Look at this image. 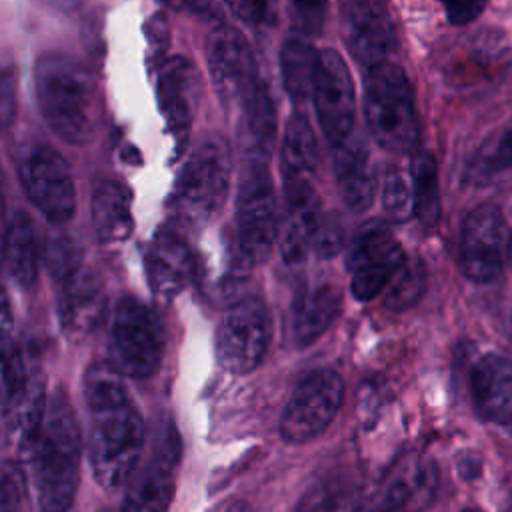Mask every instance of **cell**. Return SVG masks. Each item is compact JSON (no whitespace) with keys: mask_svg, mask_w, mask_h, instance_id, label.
Returning <instances> with one entry per match:
<instances>
[{"mask_svg":"<svg viewBox=\"0 0 512 512\" xmlns=\"http://www.w3.org/2000/svg\"><path fill=\"white\" fill-rule=\"evenodd\" d=\"M276 230V196L270 176L262 164L250 162L236 196V244L252 264L262 262L276 242Z\"/></svg>","mask_w":512,"mask_h":512,"instance_id":"cell-9","label":"cell"},{"mask_svg":"<svg viewBox=\"0 0 512 512\" xmlns=\"http://www.w3.org/2000/svg\"><path fill=\"white\" fill-rule=\"evenodd\" d=\"M196 258L180 232L162 228L146 252V278L158 300H172L194 278Z\"/></svg>","mask_w":512,"mask_h":512,"instance_id":"cell-19","label":"cell"},{"mask_svg":"<svg viewBox=\"0 0 512 512\" xmlns=\"http://www.w3.org/2000/svg\"><path fill=\"white\" fill-rule=\"evenodd\" d=\"M342 38L356 62L372 68L394 46V26L380 0H342Z\"/></svg>","mask_w":512,"mask_h":512,"instance_id":"cell-17","label":"cell"},{"mask_svg":"<svg viewBox=\"0 0 512 512\" xmlns=\"http://www.w3.org/2000/svg\"><path fill=\"white\" fill-rule=\"evenodd\" d=\"M206 62L214 88L226 104L242 100L258 82L254 54L232 26H218L208 34Z\"/></svg>","mask_w":512,"mask_h":512,"instance_id":"cell-15","label":"cell"},{"mask_svg":"<svg viewBox=\"0 0 512 512\" xmlns=\"http://www.w3.org/2000/svg\"><path fill=\"white\" fill-rule=\"evenodd\" d=\"M16 450L40 510L68 512L80 484L84 442L74 406L62 388L48 394L40 424Z\"/></svg>","mask_w":512,"mask_h":512,"instance_id":"cell-2","label":"cell"},{"mask_svg":"<svg viewBox=\"0 0 512 512\" xmlns=\"http://www.w3.org/2000/svg\"><path fill=\"white\" fill-rule=\"evenodd\" d=\"M510 228L500 208L482 204L474 208L460 232V270L472 282H494L510 258Z\"/></svg>","mask_w":512,"mask_h":512,"instance_id":"cell-10","label":"cell"},{"mask_svg":"<svg viewBox=\"0 0 512 512\" xmlns=\"http://www.w3.org/2000/svg\"><path fill=\"white\" fill-rule=\"evenodd\" d=\"M18 510H20L18 506H14V504H10V502L0 498V512H18Z\"/></svg>","mask_w":512,"mask_h":512,"instance_id":"cell-45","label":"cell"},{"mask_svg":"<svg viewBox=\"0 0 512 512\" xmlns=\"http://www.w3.org/2000/svg\"><path fill=\"white\" fill-rule=\"evenodd\" d=\"M442 4L452 24H468L488 6V0H442Z\"/></svg>","mask_w":512,"mask_h":512,"instance_id":"cell-37","label":"cell"},{"mask_svg":"<svg viewBox=\"0 0 512 512\" xmlns=\"http://www.w3.org/2000/svg\"><path fill=\"white\" fill-rule=\"evenodd\" d=\"M280 160L284 186L310 182V176L318 166L316 136L306 116L298 112H294L286 122L280 146Z\"/></svg>","mask_w":512,"mask_h":512,"instance_id":"cell-28","label":"cell"},{"mask_svg":"<svg viewBox=\"0 0 512 512\" xmlns=\"http://www.w3.org/2000/svg\"><path fill=\"white\" fill-rule=\"evenodd\" d=\"M0 330H12V310L2 284H0Z\"/></svg>","mask_w":512,"mask_h":512,"instance_id":"cell-41","label":"cell"},{"mask_svg":"<svg viewBox=\"0 0 512 512\" xmlns=\"http://www.w3.org/2000/svg\"><path fill=\"white\" fill-rule=\"evenodd\" d=\"M14 116V80L8 72H0V126Z\"/></svg>","mask_w":512,"mask_h":512,"instance_id":"cell-39","label":"cell"},{"mask_svg":"<svg viewBox=\"0 0 512 512\" xmlns=\"http://www.w3.org/2000/svg\"><path fill=\"white\" fill-rule=\"evenodd\" d=\"M286 212L276 230V246L286 264L302 262L318 248L328 224L310 182L286 184Z\"/></svg>","mask_w":512,"mask_h":512,"instance_id":"cell-16","label":"cell"},{"mask_svg":"<svg viewBox=\"0 0 512 512\" xmlns=\"http://www.w3.org/2000/svg\"><path fill=\"white\" fill-rule=\"evenodd\" d=\"M382 206H384V212L396 222L408 220L414 214L410 172L398 166L388 168L384 178V188H382Z\"/></svg>","mask_w":512,"mask_h":512,"instance_id":"cell-32","label":"cell"},{"mask_svg":"<svg viewBox=\"0 0 512 512\" xmlns=\"http://www.w3.org/2000/svg\"><path fill=\"white\" fill-rule=\"evenodd\" d=\"M414 214L424 226H434L440 218V188L438 168L430 152H420L410 168Z\"/></svg>","mask_w":512,"mask_h":512,"instance_id":"cell-30","label":"cell"},{"mask_svg":"<svg viewBox=\"0 0 512 512\" xmlns=\"http://www.w3.org/2000/svg\"><path fill=\"white\" fill-rule=\"evenodd\" d=\"M344 384L334 370L320 368L306 374L288 398L280 434L286 442L302 444L322 434L340 410Z\"/></svg>","mask_w":512,"mask_h":512,"instance_id":"cell-8","label":"cell"},{"mask_svg":"<svg viewBox=\"0 0 512 512\" xmlns=\"http://www.w3.org/2000/svg\"><path fill=\"white\" fill-rule=\"evenodd\" d=\"M178 434L168 424L158 430L150 456L138 464L126 482L120 512H166L174 492V470L178 464Z\"/></svg>","mask_w":512,"mask_h":512,"instance_id":"cell-13","label":"cell"},{"mask_svg":"<svg viewBox=\"0 0 512 512\" xmlns=\"http://www.w3.org/2000/svg\"><path fill=\"white\" fill-rule=\"evenodd\" d=\"M44 260L52 280L58 282L82 266V252L78 250L76 242L70 236L52 234L46 240Z\"/></svg>","mask_w":512,"mask_h":512,"instance_id":"cell-34","label":"cell"},{"mask_svg":"<svg viewBox=\"0 0 512 512\" xmlns=\"http://www.w3.org/2000/svg\"><path fill=\"white\" fill-rule=\"evenodd\" d=\"M364 118L372 138L390 152H410L420 138L408 76L388 60L370 68L364 82Z\"/></svg>","mask_w":512,"mask_h":512,"instance_id":"cell-4","label":"cell"},{"mask_svg":"<svg viewBox=\"0 0 512 512\" xmlns=\"http://www.w3.org/2000/svg\"><path fill=\"white\" fill-rule=\"evenodd\" d=\"M226 512H254L248 502H234Z\"/></svg>","mask_w":512,"mask_h":512,"instance_id":"cell-44","label":"cell"},{"mask_svg":"<svg viewBox=\"0 0 512 512\" xmlns=\"http://www.w3.org/2000/svg\"><path fill=\"white\" fill-rule=\"evenodd\" d=\"M402 264L404 250L388 228L380 224L364 228L350 254L354 298L366 302L382 294Z\"/></svg>","mask_w":512,"mask_h":512,"instance_id":"cell-14","label":"cell"},{"mask_svg":"<svg viewBox=\"0 0 512 512\" xmlns=\"http://www.w3.org/2000/svg\"><path fill=\"white\" fill-rule=\"evenodd\" d=\"M270 332V314L260 298L236 300L216 328L214 352L218 364L232 374L252 372L266 354Z\"/></svg>","mask_w":512,"mask_h":512,"instance_id":"cell-7","label":"cell"},{"mask_svg":"<svg viewBox=\"0 0 512 512\" xmlns=\"http://www.w3.org/2000/svg\"><path fill=\"white\" fill-rule=\"evenodd\" d=\"M110 364L124 378H150L162 362V330L154 312L136 296L116 300L108 328Z\"/></svg>","mask_w":512,"mask_h":512,"instance_id":"cell-6","label":"cell"},{"mask_svg":"<svg viewBox=\"0 0 512 512\" xmlns=\"http://www.w3.org/2000/svg\"><path fill=\"white\" fill-rule=\"evenodd\" d=\"M510 260H512V242H510Z\"/></svg>","mask_w":512,"mask_h":512,"instance_id":"cell-47","label":"cell"},{"mask_svg":"<svg viewBox=\"0 0 512 512\" xmlns=\"http://www.w3.org/2000/svg\"><path fill=\"white\" fill-rule=\"evenodd\" d=\"M20 180L36 210L52 224L76 212V186L68 162L54 148L34 146L20 162Z\"/></svg>","mask_w":512,"mask_h":512,"instance_id":"cell-11","label":"cell"},{"mask_svg":"<svg viewBox=\"0 0 512 512\" xmlns=\"http://www.w3.org/2000/svg\"><path fill=\"white\" fill-rule=\"evenodd\" d=\"M0 258L10 278L24 290L32 288L40 270V248L34 224L28 214H14L4 230L0 244Z\"/></svg>","mask_w":512,"mask_h":512,"instance_id":"cell-26","label":"cell"},{"mask_svg":"<svg viewBox=\"0 0 512 512\" xmlns=\"http://www.w3.org/2000/svg\"><path fill=\"white\" fill-rule=\"evenodd\" d=\"M472 396L484 418L512 426V360L488 354L472 370Z\"/></svg>","mask_w":512,"mask_h":512,"instance_id":"cell-22","label":"cell"},{"mask_svg":"<svg viewBox=\"0 0 512 512\" xmlns=\"http://www.w3.org/2000/svg\"><path fill=\"white\" fill-rule=\"evenodd\" d=\"M6 200H4V190H2V178H0V244H2V236L6 230Z\"/></svg>","mask_w":512,"mask_h":512,"instance_id":"cell-43","label":"cell"},{"mask_svg":"<svg viewBox=\"0 0 512 512\" xmlns=\"http://www.w3.org/2000/svg\"><path fill=\"white\" fill-rule=\"evenodd\" d=\"M288 14L302 36H316L326 24L328 0H288Z\"/></svg>","mask_w":512,"mask_h":512,"instance_id":"cell-35","label":"cell"},{"mask_svg":"<svg viewBox=\"0 0 512 512\" xmlns=\"http://www.w3.org/2000/svg\"><path fill=\"white\" fill-rule=\"evenodd\" d=\"M488 168L492 170L512 168V120L504 126L498 140L494 142L488 154Z\"/></svg>","mask_w":512,"mask_h":512,"instance_id":"cell-38","label":"cell"},{"mask_svg":"<svg viewBox=\"0 0 512 512\" xmlns=\"http://www.w3.org/2000/svg\"><path fill=\"white\" fill-rule=\"evenodd\" d=\"M230 10L252 28H268L278 20V0H226Z\"/></svg>","mask_w":512,"mask_h":512,"instance_id":"cell-36","label":"cell"},{"mask_svg":"<svg viewBox=\"0 0 512 512\" xmlns=\"http://www.w3.org/2000/svg\"><path fill=\"white\" fill-rule=\"evenodd\" d=\"M334 174L344 204L352 212H364L376 194V170L360 140L348 136L334 146Z\"/></svg>","mask_w":512,"mask_h":512,"instance_id":"cell-21","label":"cell"},{"mask_svg":"<svg viewBox=\"0 0 512 512\" xmlns=\"http://www.w3.org/2000/svg\"><path fill=\"white\" fill-rule=\"evenodd\" d=\"M342 306V294L332 284H316L304 290L294 302L292 330L298 346H308L320 338L334 322Z\"/></svg>","mask_w":512,"mask_h":512,"instance_id":"cell-27","label":"cell"},{"mask_svg":"<svg viewBox=\"0 0 512 512\" xmlns=\"http://www.w3.org/2000/svg\"><path fill=\"white\" fill-rule=\"evenodd\" d=\"M56 284V310L66 334L82 338L104 318L108 296L104 282L84 264Z\"/></svg>","mask_w":512,"mask_h":512,"instance_id":"cell-18","label":"cell"},{"mask_svg":"<svg viewBox=\"0 0 512 512\" xmlns=\"http://www.w3.org/2000/svg\"><path fill=\"white\" fill-rule=\"evenodd\" d=\"M282 84L292 100H306L312 94V84L318 66V52L302 38H288L280 48Z\"/></svg>","mask_w":512,"mask_h":512,"instance_id":"cell-29","label":"cell"},{"mask_svg":"<svg viewBox=\"0 0 512 512\" xmlns=\"http://www.w3.org/2000/svg\"><path fill=\"white\" fill-rule=\"evenodd\" d=\"M92 224L100 244H120L134 230L130 192L116 180H102L92 192Z\"/></svg>","mask_w":512,"mask_h":512,"instance_id":"cell-25","label":"cell"},{"mask_svg":"<svg viewBox=\"0 0 512 512\" xmlns=\"http://www.w3.org/2000/svg\"><path fill=\"white\" fill-rule=\"evenodd\" d=\"M464 512H480V510H474V508H468V510H464Z\"/></svg>","mask_w":512,"mask_h":512,"instance_id":"cell-46","label":"cell"},{"mask_svg":"<svg viewBox=\"0 0 512 512\" xmlns=\"http://www.w3.org/2000/svg\"><path fill=\"white\" fill-rule=\"evenodd\" d=\"M436 484L432 462L422 456H410L392 470L384 486L382 506L386 512H418L432 500Z\"/></svg>","mask_w":512,"mask_h":512,"instance_id":"cell-23","label":"cell"},{"mask_svg":"<svg viewBox=\"0 0 512 512\" xmlns=\"http://www.w3.org/2000/svg\"><path fill=\"white\" fill-rule=\"evenodd\" d=\"M40 2L60 12H70L82 4V0H40Z\"/></svg>","mask_w":512,"mask_h":512,"instance_id":"cell-42","label":"cell"},{"mask_svg":"<svg viewBox=\"0 0 512 512\" xmlns=\"http://www.w3.org/2000/svg\"><path fill=\"white\" fill-rule=\"evenodd\" d=\"M312 100L324 136L336 146L350 136L356 116V94L350 70L336 50L318 52Z\"/></svg>","mask_w":512,"mask_h":512,"instance_id":"cell-12","label":"cell"},{"mask_svg":"<svg viewBox=\"0 0 512 512\" xmlns=\"http://www.w3.org/2000/svg\"><path fill=\"white\" fill-rule=\"evenodd\" d=\"M38 108L52 132L74 144L94 140L100 124V98L92 72L74 56L50 52L34 66Z\"/></svg>","mask_w":512,"mask_h":512,"instance_id":"cell-3","label":"cell"},{"mask_svg":"<svg viewBox=\"0 0 512 512\" xmlns=\"http://www.w3.org/2000/svg\"><path fill=\"white\" fill-rule=\"evenodd\" d=\"M158 100L172 134L182 140L200 100V76L186 58H170L158 72Z\"/></svg>","mask_w":512,"mask_h":512,"instance_id":"cell-20","label":"cell"},{"mask_svg":"<svg viewBox=\"0 0 512 512\" xmlns=\"http://www.w3.org/2000/svg\"><path fill=\"white\" fill-rule=\"evenodd\" d=\"M32 372L10 330H0V408L6 414L28 386Z\"/></svg>","mask_w":512,"mask_h":512,"instance_id":"cell-31","label":"cell"},{"mask_svg":"<svg viewBox=\"0 0 512 512\" xmlns=\"http://www.w3.org/2000/svg\"><path fill=\"white\" fill-rule=\"evenodd\" d=\"M86 456L104 490L122 488L138 468L146 430L124 376L110 362H92L82 378Z\"/></svg>","mask_w":512,"mask_h":512,"instance_id":"cell-1","label":"cell"},{"mask_svg":"<svg viewBox=\"0 0 512 512\" xmlns=\"http://www.w3.org/2000/svg\"><path fill=\"white\" fill-rule=\"evenodd\" d=\"M298 512H330L326 500L322 494H308L302 502H300V508Z\"/></svg>","mask_w":512,"mask_h":512,"instance_id":"cell-40","label":"cell"},{"mask_svg":"<svg viewBox=\"0 0 512 512\" xmlns=\"http://www.w3.org/2000/svg\"><path fill=\"white\" fill-rule=\"evenodd\" d=\"M424 286V274L422 268L416 264H402L400 270L394 274V278L388 282L384 304L390 310H404L406 306L414 304V300L420 296Z\"/></svg>","mask_w":512,"mask_h":512,"instance_id":"cell-33","label":"cell"},{"mask_svg":"<svg viewBox=\"0 0 512 512\" xmlns=\"http://www.w3.org/2000/svg\"><path fill=\"white\" fill-rule=\"evenodd\" d=\"M240 140L250 162H266L276 140V108L266 86L256 82L240 100Z\"/></svg>","mask_w":512,"mask_h":512,"instance_id":"cell-24","label":"cell"},{"mask_svg":"<svg viewBox=\"0 0 512 512\" xmlns=\"http://www.w3.org/2000/svg\"><path fill=\"white\" fill-rule=\"evenodd\" d=\"M230 150L218 136L202 140L174 186L172 204L176 214L190 224L208 222L222 208L230 188Z\"/></svg>","mask_w":512,"mask_h":512,"instance_id":"cell-5","label":"cell"}]
</instances>
